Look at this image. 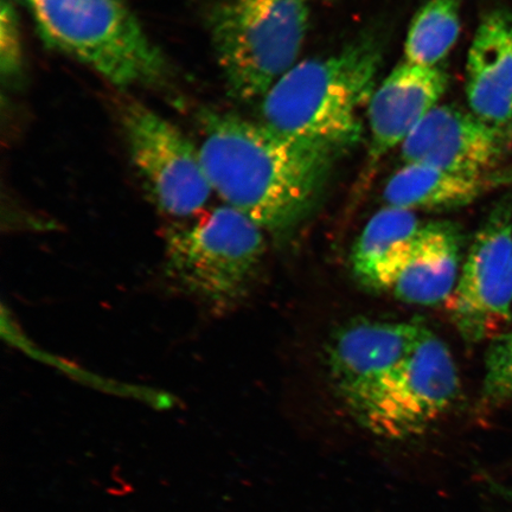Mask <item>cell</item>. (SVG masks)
<instances>
[{"mask_svg":"<svg viewBox=\"0 0 512 512\" xmlns=\"http://www.w3.org/2000/svg\"><path fill=\"white\" fill-rule=\"evenodd\" d=\"M305 0H220L209 29L228 93L262 99L298 63L309 30Z\"/></svg>","mask_w":512,"mask_h":512,"instance_id":"obj_4","label":"cell"},{"mask_svg":"<svg viewBox=\"0 0 512 512\" xmlns=\"http://www.w3.org/2000/svg\"><path fill=\"white\" fill-rule=\"evenodd\" d=\"M200 155L211 189L284 245L323 202L339 156L230 113L201 114Z\"/></svg>","mask_w":512,"mask_h":512,"instance_id":"obj_1","label":"cell"},{"mask_svg":"<svg viewBox=\"0 0 512 512\" xmlns=\"http://www.w3.org/2000/svg\"><path fill=\"white\" fill-rule=\"evenodd\" d=\"M50 47L117 87L158 86L168 67L124 0H29Z\"/></svg>","mask_w":512,"mask_h":512,"instance_id":"obj_5","label":"cell"},{"mask_svg":"<svg viewBox=\"0 0 512 512\" xmlns=\"http://www.w3.org/2000/svg\"><path fill=\"white\" fill-rule=\"evenodd\" d=\"M511 306L512 206L504 200L478 230L447 311L460 336L479 343L510 322Z\"/></svg>","mask_w":512,"mask_h":512,"instance_id":"obj_8","label":"cell"},{"mask_svg":"<svg viewBox=\"0 0 512 512\" xmlns=\"http://www.w3.org/2000/svg\"><path fill=\"white\" fill-rule=\"evenodd\" d=\"M120 118L134 168L158 208L177 219L200 213L214 192L200 149L140 102H125Z\"/></svg>","mask_w":512,"mask_h":512,"instance_id":"obj_7","label":"cell"},{"mask_svg":"<svg viewBox=\"0 0 512 512\" xmlns=\"http://www.w3.org/2000/svg\"><path fill=\"white\" fill-rule=\"evenodd\" d=\"M383 46L373 34L338 53L298 62L262 98V124L342 155L362 142Z\"/></svg>","mask_w":512,"mask_h":512,"instance_id":"obj_2","label":"cell"},{"mask_svg":"<svg viewBox=\"0 0 512 512\" xmlns=\"http://www.w3.org/2000/svg\"><path fill=\"white\" fill-rule=\"evenodd\" d=\"M22 64L21 36L11 4L3 0L0 14V67L4 76H15Z\"/></svg>","mask_w":512,"mask_h":512,"instance_id":"obj_18","label":"cell"},{"mask_svg":"<svg viewBox=\"0 0 512 512\" xmlns=\"http://www.w3.org/2000/svg\"><path fill=\"white\" fill-rule=\"evenodd\" d=\"M470 111L491 125L512 128V11L480 19L466 61Z\"/></svg>","mask_w":512,"mask_h":512,"instance_id":"obj_12","label":"cell"},{"mask_svg":"<svg viewBox=\"0 0 512 512\" xmlns=\"http://www.w3.org/2000/svg\"><path fill=\"white\" fill-rule=\"evenodd\" d=\"M25 2H28V3H29V0H25Z\"/></svg>","mask_w":512,"mask_h":512,"instance_id":"obj_19","label":"cell"},{"mask_svg":"<svg viewBox=\"0 0 512 512\" xmlns=\"http://www.w3.org/2000/svg\"><path fill=\"white\" fill-rule=\"evenodd\" d=\"M460 28V0H428L409 25L405 61L438 67L457 43Z\"/></svg>","mask_w":512,"mask_h":512,"instance_id":"obj_16","label":"cell"},{"mask_svg":"<svg viewBox=\"0 0 512 512\" xmlns=\"http://www.w3.org/2000/svg\"><path fill=\"white\" fill-rule=\"evenodd\" d=\"M482 401L488 406L512 402V329L492 338L486 352Z\"/></svg>","mask_w":512,"mask_h":512,"instance_id":"obj_17","label":"cell"},{"mask_svg":"<svg viewBox=\"0 0 512 512\" xmlns=\"http://www.w3.org/2000/svg\"><path fill=\"white\" fill-rule=\"evenodd\" d=\"M508 181L512 177L503 174L467 176L431 165L408 163L388 179L383 198L387 206L412 211L451 210L469 206Z\"/></svg>","mask_w":512,"mask_h":512,"instance_id":"obj_14","label":"cell"},{"mask_svg":"<svg viewBox=\"0 0 512 512\" xmlns=\"http://www.w3.org/2000/svg\"><path fill=\"white\" fill-rule=\"evenodd\" d=\"M266 254V233L232 207H216L165 235V273L210 311L226 313L251 293Z\"/></svg>","mask_w":512,"mask_h":512,"instance_id":"obj_3","label":"cell"},{"mask_svg":"<svg viewBox=\"0 0 512 512\" xmlns=\"http://www.w3.org/2000/svg\"><path fill=\"white\" fill-rule=\"evenodd\" d=\"M450 85L444 68L403 62L376 87L367 110L370 144L368 166L401 146L426 118Z\"/></svg>","mask_w":512,"mask_h":512,"instance_id":"obj_11","label":"cell"},{"mask_svg":"<svg viewBox=\"0 0 512 512\" xmlns=\"http://www.w3.org/2000/svg\"><path fill=\"white\" fill-rule=\"evenodd\" d=\"M422 224L412 210L387 206L377 211L352 247L351 270L358 284L387 292L396 267Z\"/></svg>","mask_w":512,"mask_h":512,"instance_id":"obj_15","label":"cell"},{"mask_svg":"<svg viewBox=\"0 0 512 512\" xmlns=\"http://www.w3.org/2000/svg\"><path fill=\"white\" fill-rule=\"evenodd\" d=\"M512 145V128L486 123L471 111L438 105L401 145L405 164L467 176L498 175Z\"/></svg>","mask_w":512,"mask_h":512,"instance_id":"obj_10","label":"cell"},{"mask_svg":"<svg viewBox=\"0 0 512 512\" xmlns=\"http://www.w3.org/2000/svg\"><path fill=\"white\" fill-rule=\"evenodd\" d=\"M428 331L416 322L368 319L351 322L337 331L328 349L329 373L352 418L362 412Z\"/></svg>","mask_w":512,"mask_h":512,"instance_id":"obj_9","label":"cell"},{"mask_svg":"<svg viewBox=\"0 0 512 512\" xmlns=\"http://www.w3.org/2000/svg\"><path fill=\"white\" fill-rule=\"evenodd\" d=\"M459 393L458 369L451 351L430 330L355 420L376 437L409 440L443 419Z\"/></svg>","mask_w":512,"mask_h":512,"instance_id":"obj_6","label":"cell"},{"mask_svg":"<svg viewBox=\"0 0 512 512\" xmlns=\"http://www.w3.org/2000/svg\"><path fill=\"white\" fill-rule=\"evenodd\" d=\"M463 238L462 230L452 222L422 224L396 267L387 292L407 304L447 302L458 283Z\"/></svg>","mask_w":512,"mask_h":512,"instance_id":"obj_13","label":"cell"}]
</instances>
